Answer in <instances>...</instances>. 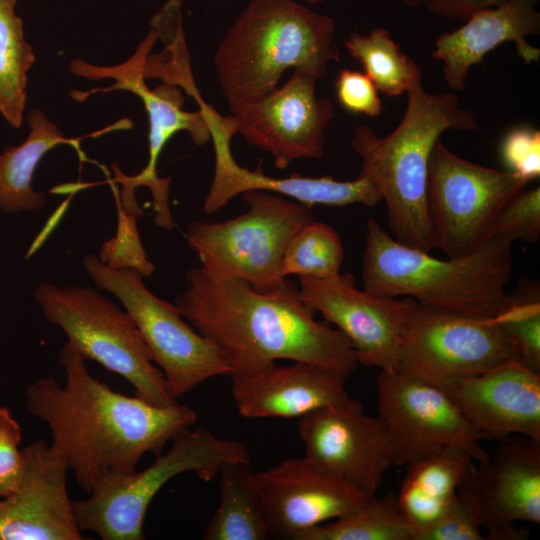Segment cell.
<instances>
[{"instance_id":"6da1fadb","label":"cell","mask_w":540,"mask_h":540,"mask_svg":"<svg viewBox=\"0 0 540 540\" xmlns=\"http://www.w3.org/2000/svg\"><path fill=\"white\" fill-rule=\"evenodd\" d=\"M85 361L65 342L59 351L65 382L41 377L25 395L27 411L48 426L51 448L89 495L135 472L145 454H161L197 414L179 403L156 406L121 394L91 375Z\"/></svg>"},{"instance_id":"7a4b0ae2","label":"cell","mask_w":540,"mask_h":540,"mask_svg":"<svg viewBox=\"0 0 540 540\" xmlns=\"http://www.w3.org/2000/svg\"><path fill=\"white\" fill-rule=\"evenodd\" d=\"M188 288L176 295L180 314L224 355L230 376L251 375L286 359L313 363L346 378L357 369L347 338L300 297L284 278L266 288L202 265L186 272Z\"/></svg>"},{"instance_id":"3957f363","label":"cell","mask_w":540,"mask_h":540,"mask_svg":"<svg viewBox=\"0 0 540 540\" xmlns=\"http://www.w3.org/2000/svg\"><path fill=\"white\" fill-rule=\"evenodd\" d=\"M406 94L404 116L390 134L381 137L361 125L351 146L362 162L359 176L373 184L386 204L393 238L430 252L426 196L433 146L447 130H476L478 124L474 113L460 106L456 94L427 92L421 70Z\"/></svg>"},{"instance_id":"277c9868","label":"cell","mask_w":540,"mask_h":540,"mask_svg":"<svg viewBox=\"0 0 540 540\" xmlns=\"http://www.w3.org/2000/svg\"><path fill=\"white\" fill-rule=\"evenodd\" d=\"M335 31L332 17L295 0H251L214 54L231 114L275 91L290 68L325 77L340 60Z\"/></svg>"},{"instance_id":"5b68a950","label":"cell","mask_w":540,"mask_h":540,"mask_svg":"<svg viewBox=\"0 0 540 540\" xmlns=\"http://www.w3.org/2000/svg\"><path fill=\"white\" fill-rule=\"evenodd\" d=\"M511 243L491 238L464 256L438 259L401 244L376 220L366 225L363 289L410 297L423 306L479 319L495 318L510 302Z\"/></svg>"},{"instance_id":"8992f818","label":"cell","mask_w":540,"mask_h":540,"mask_svg":"<svg viewBox=\"0 0 540 540\" xmlns=\"http://www.w3.org/2000/svg\"><path fill=\"white\" fill-rule=\"evenodd\" d=\"M33 296L46 320L58 326L85 360L126 379L136 396L156 406L178 403L152 361L130 315L90 287L42 283Z\"/></svg>"},{"instance_id":"52a82bcc","label":"cell","mask_w":540,"mask_h":540,"mask_svg":"<svg viewBox=\"0 0 540 540\" xmlns=\"http://www.w3.org/2000/svg\"><path fill=\"white\" fill-rule=\"evenodd\" d=\"M231 463L250 465L243 441L218 437L203 427L189 428L146 469L121 477L83 500L72 501L76 524L80 531H91L103 540H142L148 507L166 483L186 472L210 481Z\"/></svg>"},{"instance_id":"ba28073f","label":"cell","mask_w":540,"mask_h":540,"mask_svg":"<svg viewBox=\"0 0 540 540\" xmlns=\"http://www.w3.org/2000/svg\"><path fill=\"white\" fill-rule=\"evenodd\" d=\"M248 210L227 221H193L185 239L201 265L239 277L255 288L281 282L282 259L291 237L314 220L312 208L279 194L242 193Z\"/></svg>"},{"instance_id":"9c48e42d","label":"cell","mask_w":540,"mask_h":540,"mask_svg":"<svg viewBox=\"0 0 540 540\" xmlns=\"http://www.w3.org/2000/svg\"><path fill=\"white\" fill-rule=\"evenodd\" d=\"M83 266L98 288L121 302L176 399L212 377L231 373L222 352L174 304L147 289L137 269L113 267L94 254L84 257Z\"/></svg>"},{"instance_id":"30bf717a","label":"cell","mask_w":540,"mask_h":540,"mask_svg":"<svg viewBox=\"0 0 540 540\" xmlns=\"http://www.w3.org/2000/svg\"><path fill=\"white\" fill-rule=\"evenodd\" d=\"M528 183L510 171L470 162L437 140L429 159L426 196L432 249L454 258L483 247L501 211Z\"/></svg>"},{"instance_id":"8fae6325","label":"cell","mask_w":540,"mask_h":540,"mask_svg":"<svg viewBox=\"0 0 540 540\" xmlns=\"http://www.w3.org/2000/svg\"><path fill=\"white\" fill-rule=\"evenodd\" d=\"M512 360H520L519 354L494 318L451 313L410 298L397 370L441 388Z\"/></svg>"},{"instance_id":"7c38bea8","label":"cell","mask_w":540,"mask_h":540,"mask_svg":"<svg viewBox=\"0 0 540 540\" xmlns=\"http://www.w3.org/2000/svg\"><path fill=\"white\" fill-rule=\"evenodd\" d=\"M377 394L393 466H407L447 447L466 450L475 462L488 457L484 437L440 387L399 370H381Z\"/></svg>"},{"instance_id":"4fadbf2b","label":"cell","mask_w":540,"mask_h":540,"mask_svg":"<svg viewBox=\"0 0 540 540\" xmlns=\"http://www.w3.org/2000/svg\"><path fill=\"white\" fill-rule=\"evenodd\" d=\"M299 434L309 463L369 497L393 466L382 420L349 395L301 417Z\"/></svg>"},{"instance_id":"5bb4252c","label":"cell","mask_w":540,"mask_h":540,"mask_svg":"<svg viewBox=\"0 0 540 540\" xmlns=\"http://www.w3.org/2000/svg\"><path fill=\"white\" fill-rule=\"evenodd\" d=\"M301 299L349 341L358 364L398 369L402 329L410 297L397 299L356 288L350 273L333 279L299 276Z\"/></svg>"},{"instance_id":"9a60e30c","label":"cell","mask_w":540,"mask_h":540,"mask_svg":"<svg viewBox=\"0 0 540 540\" xmlns=\"http://www.w3.org/2000/svg\"><path fill=\"white\" fill-rule=\"evenodd\" d=\"M317 81L308 71L293 70L283 86L231 114L235 133L269 153L278 169L301 158H323L334 109L328 99L316 96Z\"/></svg>"},{"instance_id":"2e32d148","label":"cell","mask_w":540,"mask_h":540,"mask_svg":"<svg viewBox=\"0 0 540 540\" xmlns=\"http://www.w3.org/2000/svg\"><path fill=\"white\" fill-rule=\"evenodd\" d=\"M460 489L473 502L489 540H525L523 521L540 523V443L500 446L475 462Z\"/></svg>"},{"instance_id":"e0dca14e","label":"cell","mask_w":540,"mask_h":540,"mask_svg":"<svg viewBox=\"0 0 540 540\" xmlns=\"http://www.w3.org/2000/svg\"><path fill=\"white\" fill-rule=\"evenodd\" d=\"M206 110L215 155L214 175L203 203L207 214L218 211L238 194L250 190L279 194L310 208L315 205L342 207L352 204L374 207L381 201V195L373 184L360 176L352 181L298 173L277 178L266 175L261 167L251 171L240 166L231 151V138L236 134L232 115L222 116L209 104Z\"/></svg>"},{"instance_id":"ac0fdd59","label":"cell","mask_w":540,"mask_h":540,"mask_svg":"<svg viewBox=\"0 0 540 540\" xmlns=\"http://www.w3.org/2000/svg\"><path fill=\"white\" fill-rule=\"evenodd\" d=\"M253 478L271 538L276 539L298 540L304 532L373 498L325 474L304 457L254 472Z\"/></svg>"},{"instance_id":"d6986e66","label":"cell","mask_w":540,"mask_h":540,"mask_svg":"<svg viewBox=\"0 0 540 540\" xmlns=\"http://www.w3.org/2000/svg\"><path fill=\"white\" fill-rule=\"evenodd\" d=\"M441 389L485 440L513 434L540 443V372L512 360Z\"/></svg>"},{"instance_id":"ffe728a7","label":"cell","mask_w":540,"mask_h":540,"mask_svg":"<svg viewBox=\"0 0 540 540\" xmlns=\"http://www.w3.org/2000/svg\"><path fill=\"white\" fill-rule=\"evenodd\" d=\"M21 453L20 481L0 500V540L83 539L68 495L63 459L43 439Z\"/></svg>"},{"instance_id":"44dd1931","label":"cell","mask_w":540,"mask_h":540,"mask_svg":"<svg viewBox=\"0 0 540 540\" xmlns=\"http://www.w3.org/2000/svg\"><path fill=\"white\" fill-rule=\"evenodd\" d=\"M157 38L152 29L135 54L115 67H97L80 59L73 60L70 65L71 71L78 76L94 80H115L108 88H95L86 93L72 94L79 101L92 93L112 90H126L142 100L149 118V161L136 176L140 183L148 186L152 192L160 190L166 184L167 179L157 176L156 165L162 149L175 133L187 131L196 145H203L211 140L207 103L204 100L198 104L197 111L188 112L183 109V90L177 86L163 83L151 90L145 84V61Z\"/></svg>"},{"instance_id":"7402d4cb","label":"cell","mask_w":540,"mask_h":540,"mask_svg":"<svg viewBox=\"0 0 540 540\" xmlns=\"http://www.w3.org/2000/svg\"><path fill=\"white\" fill-rule=\"evenodd\" d=\"M538 1L505 0L474 13L459 28L439 35L431 56L443 63L447 86L463 91L471 67L505 42L515 44L517 55L526 64L538 62L540 49L527 40L528 36L540 33Z\"/></svg>"},{"instance_id":"603a6c76","label":"cell","mask_w":540,"mask_h":540,"mask_svg":"<svg viewBox=\"0 0 540 540\" xmlns=\"http://www.w3.org/2000/svg\"><path fill=\"white\" fill-rule=\"evenodd\" d=\"M231 379L232 398L246 418H301L348 396L344 375L307 362L275 364Z\"/></svg>"},{"instance_id":"cb8c5ba5","label":"cell","mask_w":540,"mask_h":540,"mask_svg":"<svg viewBox=\"0 0 540 540\" xmlns=\"http://www.w3.org/2000/svg\"><path fill=\"white\" fill-rule=\"evenodd\" d=\"M475 460L458 447H447L408 464L397 496L413 530V540L448 509Z\"/></svg>"},{"instance_id":"d4e9b609","label":"cell","mask_w":540,"mask_h":540,"mask_svg":"<svg viewBox=\"0 0 540 540\" xmlns=\"http://www.w3.org/2000/svg\"><path fill=\"white\" fill-rule=\"evenodd\" d=\"M27 122V138L0 153V210L4 213L35 212L45 206V195L32 187L33 174L49 150L73 142L40 109L32 110Z\"/></svg>"},{"instance_id":"484cf974","label":"cell","mask_w":540,"mask_h":540,"mask_svg":"<svg viewBox=\"0 0 540 540\" xmlns=\"http://www.w3.org/2000/svg\"><path fill=\"white\" fill-rule=\"evenodd\" d=\"M250 465L231 463L219 471V505L203 533L204 540L271 539Z\"/></svg>"},{"instance_id":"4316f807","label":"cell","mask_w":540,"mask_h":540,"mask_svg":"<svg viewBox=\"0 0 540 540\" xmlns=\"http://www.w3.org/2000/svg\"><path fill=\"white\" fill-rule=\"evenodd\" d=\"M16 0H0V114L13 128L22 125L26 105L27 73L35 62L24 38Z\"/></svg>"},{"instance_id":"83f0119b","label":"cell","mask_w":540,"mask_h":540,"mask_svg":"<svg viewBox=\"0 0 540 540\" xmlns=\"http://www.w3.org/2000/svg\"><path fill=\"white\" fill-rule=\"evenodd\" d=\"M298 540H413L394 493L373 497L358 509L304 532Z\"/></svg>"},{"instance_id":"f1b7e54d","label":"cell","mask_w":540,"mask_h":540,"mask_svg":"<svg viewBox=\"0 0 540 540\" xmlns=\"http://www.w3.org/2000/svg\"><path fill=\"white\" fill-rule=\"evenodd\" d=\"M345 46L378 92L390 97L406 93L421 70L384 28H374L368 34L353 32L347 37Z\"/></svg>"},{"instance_id":"f546056e","label":"cell","mask_w":540,"mask_h":540,"mask_svg":"<svg viewBox=\"0 0 540 540\" xmlns=\"http://www.w3.org/2000/svg\"><path fill=\"white\" fill-rule=\"evenodd\" d=\"M343 259L344 247L336 230L313 220L291 237L283 255L281 272L283 277L333 279L340 274Z\"/></svg>"},{"instance_id":"4dcf8cb0","label":"cell","mask_w":540,"mask_h":540,"mask_svg":"<svg viewBox=\"0 0 540 540\" xmlns=\"http://www.w3.org/2000/svg\"><path fill=\"white\" fill-rule=\"evenodd\" d=\"M181 7V0H169L152 18L153 30L166 43V49L160 55L147 56L144 76L161 78L166 84L180 86L199 104L203 99L191 73L182 29Z\"/></svg>"},{"instance_id":"1f68e13d","label":"cell","mask_w":540,"mask_h":540,"mask_svg":"<svg viewBox=\"0 0 540 540\" xmlns=\"http://www.w3.org/2000/svg\"><path fill=\"white\" fill-rule=\"evenodd\" d=\"M515 346L520 361L540 372V300L511 296L509 304L494 318Z\"/></svg>"},{"instance_id":"d6a6232c","label":"cell","mask_w":540,"mask_h":540,"mask_svg":"<svg viewBox=\"0 0 540 540\" xmlns=\"http://www.w3.org/2000/svg\"><path fill=\"white\" fill-rule=\"evenodd\" d=\"M540 237V188L522 190L499 214L491 238L512 244L516 240L535 243Z\"/></svg>"},{"instance_id":"836d02e7","label":"cell","mask_w":540,"mask_h":540,"mask_svg":"<svg viewBox=\"0 0 540 540\" xmlns=\"http://www.w3.org/2000/svg\"><path fill=\"white\" fill-rule=\"evenodd\" d=\"M482 525L473 502L459 488L444 514L415 540H482Z\"/></svg>"},{"instance_id":"e575fe53","label":"cell","mask_w":540,"mask_h":540,"mask_svg":"<svg viewBox=\"0 0 540 540\" xmlns=\"http://www.w3.org/2000/svg\"><path fill=\"white\" fill-rule=\"evenodd\" d=\"M501 158L507 171L527 181L540 176V132L527 127L509 131L501 143Z\"/></svg>"},{"instance_id":"d590c367","label":"cell","mask_w":540,"mask_h":540,"mask_svg":"<svg viewBox=\"0 0 540 540\" xmlns=\"http://www.w3.org/2000/svg\"><path fill=\"white\" fill-rule=\"evenodd\" d=\"M334 86L338 103L345 110L370 117L381 114L383 106L378 90L364 72L343 69Z\"/></svg>"},{"instance_id":"8d00e7d4","label":"cell","mask_w":540,"mask_h":540,"mask_svg":"<svg viewBox=\"0 0 540 540\" xmlns=\"http://www.w3.org/2000/svg\"><path fill=\"white\" fill-rule=\"evenodd\" d=\"M22 439L20 424L7 407H0V498L11 494L23 472V457L19 444Z\"/></svg>"},{"instance_id":"74e56055","label":"cell","mask_w":540,"mask_h":540,"mask_svg":"<svg viewBox=\"0 0 540 540\" xmlns=\"http://www.w3.org/2000/svg\"><path fill=\"white\" fill-rule=\"evenodd\" d=\"M505 0H423L431 12L449 20L465 21L474 13L499 5Z\"/></svg>"},{"instance_id":"f35d334b","label":"cell","mask_w":540,"mask_h":540,"mask_svg":"<svg viewBox=\"0 0 540 540\" xmlns=\"http://www.w3.org/2000/svg\"><path fill=\"white\" fill-rule=\"evenodd\" d=\"M402 4L410 7H417L422 4L423 0H398Z\"/></svg>"},{"instance_id":"ab89813d","label":"cell","mask_w":540,"mask_h":540,"mask_svg":"<svg viewBox=\"0 0 540 540\" xmlns=\"http://www.w3.org/2000/svg\"><path fill=\"white\" fill-rule=\"evenodd\" d=\"M304 1L307 2V3L316 5V4H320L324 0H304Z\"/></svg>"}]
</instances>
